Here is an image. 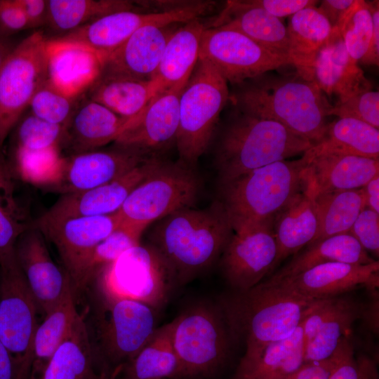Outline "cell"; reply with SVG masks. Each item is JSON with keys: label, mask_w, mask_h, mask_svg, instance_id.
<instances>
[{"label": "cell", "mask_w": 379, "mask_h": 379, "mask_svg": "<svg viewBox=\"0 0 379 379\" xmlns=\"http://www.w3.org/2000/svg\"><path fill=\"white\" fill-rule=\"evenodd\" d=\"M234 86L232 105L278 122L313 145L322 139L333 105L315 84L297 72H268Z\"/></svg>", "instance_id": "cell-1"}, {"label": "cell", "mask_w": 379, "mask_h": 379, "mask_svg": "<svg viewBox=\"0 0 379 379\" xmlns=\"http://www.w3.org/2000/svg\"><path fill=\"white\" fill-rule=\"evenodd\" d=\"M317 300L281 283L261 281L236 292L221 304L230 334L244 342L241 359L258 356L268 345L283 340L302 323Z\"/></svg>", "instance_id": "cell-2"}, {"label": "cell", "mask_w": 379, "mask_h": 379, "mask_svg": "<svg viewBox=\"0 0 379 379\" xmlns=\"http://www.w3.org/2000/svg\"><path fill=\"white\" fill-rule=\"evenodd\" d=\"M159 220L151 233V245L180 284L208 269L222 255L233 234L218 201L208 208H185Z\"/></svg>", "instance_id": "cell-3"}, {"label": "cell", "mask_w": 379, "mask_h": 379, "mask_svg": "<svg viewBox=\"0 0 379 379\" xmlns=\"http://www.w3.org/2000/svg\"><path fill=\"white\" fill-rule=\"evenodd\" d=\"M215 154L220 183L253 169L303 154L313 144L272 120L232 105Z\"/></svg>", "instance_id": "cell-4"}, {"label": "cell", "mask_w": 379, "mask_h": 379, "mask_svg": "<svg viewBox=\"0 0 379 379\" xmlns=\"http://www.w3.org/2000/svg\"><path fill=\"white\" fill-rule=\"evenodd\" d=\"M307 159L281 160L220 183L218 201L234 232L272 223L305 185Z\"/></svg>", "instance_id": "cell-5"}, {"label": "cell", "mask_w": 379, "mask_h": 379, "mask_svg": "<svg viewBox=\"0 0 379 379\" xmlns=\"http://www.w3.org/2000/svg\"><path fill=\"white\" fill-rule=\"evenodd\" d=\"M227 81L199 58L179 100L175 144L179 161L194 168L211 145L221 112L229 102Z\"/></svg>", "instance_id": "cell-6"}, {"label": "cell", "mask_w": 379, "mask_h": 379, "mask_svg": "<svg viewBox=\"0 0 379 379\" xmlns=\"http://www.w3.org/2000/svg\"><path fill=\"white\" fill-rule=\"evenodd\" d=\"M200 180L194 168L178 161L162 162L139 184L116 212L119 225L143 233L155 220L195 203Z\"/></svg>", "instance_id": "cell-7"}, {"label": "cell", "mask_w": 379, "mask_h": 379, "mask_svg": "<svg viewBox=\"0 0 379 379\" xmlns=\"http://www.w3.org/2000/svg\"><path fill=\"white\" fill-rule=\"evenodd\" d=\"M95 278L103 300L128 299L154 309L166 302L176 283L159 252L140 244L103 267Z\"/></svg>", "instance_id": "cell-8"}, {"label": "cell", "mask_w": 379, "mask_h": 379, "mask_svg": "<svg viewBox=\"0 0 379 379\" xmlns=\"http://www.w3.org/2000/svg\"><path fill=\"white\" fill-rule=\"evenodd\" d=\"M171 322L173 345L185 378L211 375L223 366L232 335L220 308L199 303Z\"/></svg>", "instance_id": "cell-9"}, {"label": "cell", "mask_w": 379, "mask_h": 379, "mask_svg": "<svg viewBox=\"0 0 379 379\" xmlns=\"http://www.w3.org/2000/svg\"><path fill=\"white\" fill-rule=\"evenodd\" d=\"M48 39L34 32L16 45L0 70V149L48 79Z\"/></svg>", "instance_id": "cell-10"}, {"label": "cell", "mask_w": 379, "mask_h": 379, "mask_svg": "<svg viewBox=\"0 0 379 379\" xmlns=\"http://www.w3.org/2000/svg\"><path fill=\"white\" fill-rule=\"evenodd\" d=\"M38 310L13 251L0 262V339L13 358L19 379H27L30 371Z\"/></svg>", "instance_id": "cell-11"}, {"label": "cell", "mask_w": 379, "mask_h": 379, "mask_svg": "<svg viewBox=\"0 0 379 379\" xmlns=\"http://www.w3.org/2000/svg\"><path fill=\"white\" fill-rule=\"evenodd\" d=\"M103 302L92 348L95 357L99 354L115 367L135 356L154 334L157 328L155 309L128 299Z\"/></svg>", "instance_id": "cell-12"}, {"label": "cell", "mask_w": 379, "mask_h": 379, "mask_svg": "<svg viewBox=\"0 0 379 379\" xmlns=\"http://www.w3.org/2000/svg\"><path fill=\"white\" fill-rule=\"evenodd\" d=\"M199 58L208 61L233 86L282 66H294L291 60L269 51L243 33L225 26H206Z\"/></svg>", "instance_id": "cell-13"}, {"label": "cell", "mask_w": 379, "mask_h": 379, "mask_svg": "<svg viewBox=\"0 0 379 379\" xmlns=\"http://www.w3.org/2000/svg\"><path fill=\"white\" fill-rule=\"evenodd\" d=\"M34 225L55 245L75 294L86 287V268L93 249L119 225V219L116 213L55 220L38 218Z\"/></svg>", "instance_id": "cell-14"}, {"label": "cell", "mask_w": 379, "mask_h": 379, "mask_svg": "<svg viewBox=\"0 0 379 379\" xmlns=\"http://www.w3.org/2000/svg\"><path fill=\"white\" fill-rule=\"evenodd\" d=\"M45 239L33 223L20 236L13 248L38 310L44 316L74 294L69 274L53 261Z\"/></svg>", "instance_id": "cell-15"}, {"label": "cell", "mask_w": 379, "mask_h": 379, "mask_svg": "<svg viewBox=\"0 0 379 379\" xmlns=\"http://www.w3.org/2000/svg\"><path fill=\"white\" fill-rule=\"evenodd\" d=\"M277 254L272 222L234 232L221 255L223 273L236 291L247 290L274 271Z\"/></svg>", "instance_id": "cell-16"}, {"label": "cell", "mask_w": 379, "mask_h": 379, "mask_svg": "<svg viewBox=\"0 0 379 379\" xmlns=\"http://www.w3.org/2000/svg\"><path fill=\"white\" fill-rule=\"evenodd\" d=\"M152 157L125 175L106 184L62 194L39 218L55 220L102 216L119 211L131 192L162 164Z\"/></svg>", "instance_id": "cell-17"}, {"label": "cell", "mask_w": 379, "mask_h": 379, "mask_svg": "<svg viewBox=\"0 0 379 379\" xmlns=\"http://www.w3.org/2000/svg\"><path fill=\"white\" fill-rule=\"evenodd\" d=\"M184 87L156 94L135 117L129 119L114 141L117 146L147 157L175 143L179 124V100Z\"/></svg>", "instance_id": "cell-18"}, {"label": "cell", "mask_w": 379, "mask_h": 379, "mask_svg": "<svg viewBox=\"0 0 379 379\" xmlns=\"http://www.w3.org/2000/svg\"><path fill=\"white\" fill-rule=\"evenodd\" d=\"M188 18V12L185 9L144 13L133 11H120L98 18L54 39L84 46L102 58L144 26L180 24L185 22Z\"/></svg>", "instance_id": "cell-19"}, {"label": "cell", "mask_w": 379, "mask_h": 379, "mask_svg": "<svg viewBox=\"0 0 379 379\" xmlns=\"http://www.w3.org/2000/svg\"><path fill=\"white\" fill-rule=\"evenodd\" d=\"M349 55L336 28L307 65L296 69L306 79L315 84L328 96L341 102L352 95L371 90L372 85L363 70Z\"/></svg>", "instance_id": "cell-20"}, {"label": "cell", "mask_w": 379, "mask_h": 379, "mask_svg": "<svg viewBox=\"0 0 379 379\" xmlns=\"http://www.w3.org/2000/svg\"><path fill=\"white\" fill-rule=\"evenodd\" d=\"M179 27L178 24L149 25L140 28L102 58L99 76L151 81L166 44Z\"/></svg>", "instance_id": "cell-21"}, {"label": "cell", "mask_w": 379, "mask_h": 379, "mask_svg": "<svg viewBox=\"0 0 379 379\" xmlns=\"http://www.w3.org/2000/svg\"><path fill=\"white\" fill-rule=\"evenodd\" d=\"M152 157L117 146L65 157L58 182L50 190L60 194L89 190L112 181Z\"/></svg>", "instance_id": "cell-22"}, {"label": "cell", "mask_w": 379, "mask_h": 379, "mask_svg": "<svg viewBox=\"0 0 379 379\" xmlns=\"http://www.w3.org/2000/svg\"><path fill=\"white\" fill-rule=\"evenodd\" d=\"M269 282L281 283L312 300L340 296L360 286L375 291L379 283V262L375 260L369 264L326 262L297 275Z\"/></svg>", "instance_id": "cell-23"}, {"label": "cell", "mask_w": 379, "mask_h": 379, "mask_svg": "<svg viewBox=\"0 0 379 379\" xmlns=\"http://www.w3.org/2000/svg\"><path fill=\"white\" fill-rule=\"evenodd\" d=\"M303 154L307 159L306 180L314 194L360 189L379 175V159L335 153Z\"/></svg>", "instance_id": "cell-24"}, {"label": "cell", "mask_w": 379, "mask_h": 379, "mask_svg": "<svg viewBox=\"0 0 379 379\" xmlns=\"http://www.w3.org/2000/svg\"><path fill=\"white\" fill-rule=\"evenodd\" d=\"M234 29L269 51L292 58L286 26L282 20L251 4L248 0L227 1L225 7L206 27Z\"/></svg>", "instance_id": "cell-25"}, {"label": "cell", "mask_w": 379, "mask_h": 379, "mask_svg": "<svg viewBox=\"0 0 379 379\" xmlns=\"http://www.w3.org/2000/svg\"><path fill=\"white\" fill-rule=\"evenodd\" d=\"M319 214L314 192L307 180L275 215L272 228L277 244L274 268L290 255L310 244L319 230Z\"/></svg>", "instance_id": "cell-26"}, {"label": "cell", "mask_w": 379, "mask_h": 379, "mask_svg": "<svg viewBox=\"0 0 379 379\" xmlns=\"http://www.w3.org/2000/svg\"><path fill=\"white\" fill-rule=\"evenodd\" d=\"M48 54V79L73 98L87 91L100 74L101 55L84 46L51 38Z\"/></svg>", "instance_id": "cell-27"}, {"label": "cell", "mask_w": 379, "mask_h": 379, "mask_svg": "<svg viewBox=\"0 0 379 379\" xmlns=\"http://www.w3.org/2000/svg\"><path fill=\"white\" fill-rule=\"evenodd\" d=\"M128 120L98 102L85 100L76 106L65 126L63 147L72 154L96 150L114 142Z\"/></svg>", "instance_id": "cell-28"}, {"label": "cell", "mask_w": 379, "mask_h": 379, "mask_svg": "<svg viewBox=\"0 0 379 379\" xmlns=\"http://www.w3.org/2000/svg\"><path fill=\"white\" fill-rule=\"evenodd\" d=\"M186 22L171 36L151 81L157 94L185 87L199 58L201 36L206 26L200 20Z\"/></svg>", "instance_id": "cell-29"}, {"label": "cell", "mask_w": 379, "mask_h": 379, "mask_svg": "<svg viewBox=\"0 0 379 379\" xmlns=\"http://www.w3.org/2000/svg\"><path fill=\"white\" fill-rule=\"evenodd\" d=\"M303 321L292 335L268 345L255 357L241 359L235 379H286L297 371L304 362Z\"/></svg>", "instance_id": "cell-30"}, {"label": "cell", "mask_w": 379, "mask_h": 379, "mask_svg": "<svg viewBox=\"0 0 379 379\" xmlns=\"http://www.w3.org/2000/svg\"><path fill=\"white\" fill-rule=\"evenodd\" d=\"M375 260L363 248L357 239L347 232L326 238L306 246L303 251L295 254L287 264L274 273L267 281H280L326 262L369 264Z\"/></svg>", "instance_id": "cell-31"}, {"label": "cell", "mask_w": 379, "mask_h": 379, "mask_svg": "<svg viewBox=\"0 0 379 379\" xmlns=\"http://www.w3.org/2000/svg\"><path fill=\"white\" fill-rule=\"evenodd\" d=\"M172 322L157 328L148 342L131 359L123 364L124 377L131 379H180L185 374L175 351Z\"/></svg>", "instance_id": "cell-32"}, {"label": "cell", "mask_w": 379, "mask_h": 379, "mask_svg": "<svg viewBox=\"0 0 379 379\" xmlns=\"http://www.w3.org/2000/svg\"><path fill=\"white\" fill-rule=\"evenodd\" d=\"M335 153L379 159V129L352 118L328 123L322 139L305 152Z\"/></svg>", "instance_id": "cell-33"}, {"label": "cell", "mask_w": 379, "mask_h": 379, "mask_svg": "<svg viewBox=\"0 0 379 379\" xmlns=\"http://www.w3.org/2000/svg\"><path fill=\"white\" fill-rule=\"evenodd\" d=\"M87 324L80 315L37 379H96Z\"/></svg>", "instance_id": "cell-34"}, {"label": "cell", "mask_w": 379, "mask_h": 379, "mask_svg": "<svg viewBox=\"0 0 379 379\" xmlns=\"http://www.w3.org/2000/svg\"><path fill=\"white\" fill-rule=\"evenodd\" d=\"M69 294L61 303L45 315L37 326L32 341V357L27 379H37L60 345L68 337L80 317Z\"/></svg>", "instance_id": "cell-35"}, {"label": "cell", "mask_w": 379, "mask_h": 379, "mask_svg": "<svg viewBox=\"0 0 379 379\" xmlns=\"http://www.w3.org/2000/svg\"><path fill=\"white\" fill-rule=\"evenodd\" d=\"M88 99L131 119L156 95L152 81L99 76L88 90Z\"/></svg>", "instance_id": "cell-36"}, {"label": "cell", "mask_w": 379, "mask_h": 379, "mask_svg": "<svg viewBox=\"0 0 379 379\" xmlns=\"http://www.w3.org/2000/svg\"><path fill=\"white\" fill-rule=\"evenodd\" d=\"M135 4L125 0H48L46 25L60 36L105 15L135 11Z\"/></svg>", "instance_id": "cell-37"}, {"label": "cell", "mask_w": 379, "mask_h": 379, "mask_svg": "<svg viewBox=\"0 0 379 379\" xmlns=\"http://www.w3.org/2000/svg\"><path fill=\"white\" fill-rule=\"evenodd\" d=\"M314 195L319 214V230L315 238L307 246L349 232L359 214L366 207L362 188Z\"/></svg>", "instance_id": "cell-38"}, {"label": "cell", "mask_w": 379, "mask_h": 379, "mask_svg": "<svg viewBox=\"0 0 379 379\" xmlns=\"http://www.w3.org/2000/svg\"><path fill=\"white\" fill-rule=\"evenodd\" d=\"M286 29L295 68L310 63L333 30L316 6L304 8L289 16Z\"/></svg>", "instance_id": "cell-39"}, {"label": "cell", "mask_w": 379, "mask_h": 379, "mask_svg": "<svg viewBox=\"0 0 379 379\" xmlns=\"http://www.w3.org/2000/svg\"><path fill=\"white\" fill-rule=\"evenodd\" d=\"M15 178L5 152L0 149V262L11 252L20 236L33 225L29 211L17 197Z\"/></svg>", "instance_id": "cell-40"}, {"label": "cell", "mask_w": 379, "mask_h": 379, "mask_svg": "<svg viewBox=\"0 0 379 379\" xmlns=\"http://www.w3.org/2000/svg\"><path fill=\"white\" fill-rule=\"evenodd\" d=\"M361 314L362 307L358 302L350 298L338 296L333 310L305 346L303 363L330 357Z\"/></svg>", "instance_id": "cell-41"}, {"label": "cell", "mask_w": 379, "mask_h": 379, "mask_svg": "<svg viewBox=\"0 0 379 379\" xmlns=\"http://www.w3.org/2000/svg\"><path fill=\"white\" fill-rule=\"evenodd\" d=\"M9 152L42 154L61 151L65 127L43 121L30 112L22 115L13 129Z\"/></svg>", "instance_id": "cell-42"}, {"label": "cell", "mask_w": 379, "mask_h": 379, "mask_svg": "<svg viewBox=\"0 0 379 379\" xmlns=\"http://www.w3.org/2000/svg\"><path fill=\"white\" fill-rule=\"evenodd\" d=\"M335 28L351 58L357 62H361L368 51L373 31L368 1L354 0Z\"/></svg>", "instance_id": "cell-43"}, {"label": "cell", "mask_w": 379, "mask_h": 379, "mask_svg": "<svg viewBox=\"0 0 379 379\" xmlns=\"http://www.w3.org/2000/svg\"><path fill=\"white\" fill-rule=\"evenodd\" d=\"M77 99L62 92L48 79L35 93L28 107L37 118L65 127L76 107Z\"/></svg>", "instance_id": "cell-44"}, {"label": "cell", "mask_w": 379, "mask_h": 379, "mask_svg": "<svg viewBox=\"0 0 379 379\" xmlns=\"http://www.w3.org/2000/svg\"><path fill=\"white\" fill-rule=\"evenodd\" d=\"M142 233L119 225L93 249L86 268V284L95 277L105 265L111 263L129 248L140 244Z\"/></svg>", "instance_id": "cell-45"}, {"label": "cell", "mask_w": 379, "mask_h": 379, "mask_svg": "<svg viewBox=\"0 0 379 379\" xmlns=\"http://www.w3.org/2000/svg\"><path fill=\"white\" fill-rule=\"evenodd\" d=\"M331 115L355 119L379 129V92L364 91L336 102L329 112Z\"/></svg>", "instance_id": "cell-46"}, {"label": "cell", "mask_w": 379, "mask_h": 379, "mask_svg": "<svg viewBox=\"0 0 379 379\" xmlns=\"http://www.w3.org/2000/svg\"><path fill=\"white\" fill-rule=\"evenodd\" d=\"M349 233L363 248L375 258L379 255V213L365 207L357 216Z\"/></svg>", "instance_id": "cell-47"}, {"label": "cell", "mask_w": 379, "mask_h": 379, "mask_svg": "<svg viewBox=\"0 0 379 379\" xmlns=\"http://www.w3.org/2000/svg\"><path fill=\"white\" fill-rule=\"evenodd\" d=\"M348 340V335H344L330 357L303 363L297 371L286 379H329L343 357Z\"/></svg>", "instance_id": "cell-48"}, {"label": "cell", "mask_w": 379, "mask_h": 379, "mask_svg": "<svg viewBox=\"0 0 379 379\" xmlns=\"http://www.w3.org/2000/svg\"><path fill=\"white\" fill-rule=\"evenodd\" d=\"M28 29L25 16L17 0H0V39Z\"/></svg>", "instance_id": "cell-49"}, {"label": "cell", "mask_w": 379, "mask_h": 379, "mask_svg": "<svg viewBox=\"0 0 379 379\" xmlns=\"http://www.w3.org/2000/svg\"><path fill=\"white\" fill-rule=\"evenodd\" d=\"M272 15L281 19L291 16L300 10L316 6L319 1L314 0H248Z\"/></svg>", "instance_id": "cell-50"}, {"label": "cell", "mask_w": 379, "mask_h": 379, "mask_svg": "<svg viewBox=\"0 0 379 379\" xmlns=\"http://www.w3.org/2000/svg\"><path fill=\"white\" fill-rule=\"evenodd\" d=\"M364 372L355 360L352 345L348 340L343 357L329 379H362Z\"/></svg>", "instance_id": "cell-51"}, {"label": "cell", "mask_w": 379, "mask_h": 379, "mask_svg": "<svg viewBox=\"0 0 379 379\" xmlns=\"http://www.w3.org/2000/svg\"><path fill=\"white\" fill-rule=\"evenodd\" d=\"M27 23L28 29L37 28L47 23V0H17Z\"/></svg>", "instance_id": "cell-52"}, {"label": "cell", "mask_w": 379, "mask_h": 379, "mask_svg": "<svg viewBox=\"0 0 379 379\" xmlns=\"http://www.w3.org/2000/svg\"><path fill=\"white\" fill-rule=\"evenodd\" d=\"M373 18V31L369 47L365 57L361 62L366 65L377 66L379 65V1H368Z\"/></svg>", "instance_id": "cell-53"}, {"label": "cell", "mask_w": 379, "mask_h": 379, "mask_svg": "<svg viewBox=\"0 0 379 379\" xmlns=\"http://www.w3.org/2000/svg\"><path fill=\"white\" fill-rule=\"evenodd\" d=\"M354 0H324L320 1L319 11L335 27Z\"/></svg>", "instance_id": "cell-54"}, {"label": "cell", "mask_w": 379, "mask_h": 379, "mask_svg": "<svg viewBox=\"0 0 379 379\" xmlns=\"http://www.w3.org/2000/svg\"><path fill=\"white\" fill-rule=\"evenodd\" d=\"M0 379H19L15 363L0 339Z\"/></svg>", "instance_id": "cell-55"}, {"label": "cell", "mask_w": 379, "mask_h": 379, "mask_svg": "<svg viewBox=\"0 0 379 379\" xmlns=\"http://www.w3.org/2000/svg\"><path fill=\"white\" fill-rule=\"evenodd\" d=\"M361 188L364 193L366 206L379 213V175Z\"/></svg>", "instance_id": "cell-56"}, {"label": "cell", "mask_w": 379, "mask_h": 379, "mask_svg": "<svg viewBox=\"0 0 379 379\" xmlns=\"http://www.w3.org/2000/svg\"><path fill=\"white\" fill-rule=\"evenodd\" d=\"M122 365H119L115 367H110L107 365H104L98 374L96 379H117L120 372L122 369Z\"/></svg>", "instance_id": "cell-57"}, {"label": "cell", "mask_w": 379, "mask_h": 379, "mask_svg": "<svg viewBox=\"0 0 379 379\" xmlns=\"http://www.w3.org/2000/svg\"><path fill=\"white\" fill-rule=\"evenodd\" d=\"M15 46L8 39H0V70Z\"/></svg>", "instance_id": "cell-58"}, {"label": "cell", "mask_w": 379, "mask_h": 379, "mask_svg": "<svg viewBox=\"0 0 379 379\" xmlns=\"http://www.w3.org/2000/svg\"><path fill=\"white\" fill-rule=\"evenodd\" d=\"M362 379H371V378L369 376H368V375L365 373L364 372Z\"/></svg>", "instance_id": "cell-59"}, {"label": "cell", "mask_w": 379, "mask_h": 379, "mask_svg": "<svg viewBox=\"0 0 379 379\" xmlns=\"http://www.w3.org/2000/svg\"><path fill=\"white\" fill-rule=\"evenodd\" d=\"M122 379H131V378H126V377L124 376V378Z\"/></svg>", "instance_id": "cell-60"}]
</instances>
